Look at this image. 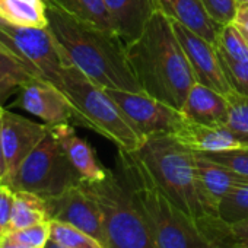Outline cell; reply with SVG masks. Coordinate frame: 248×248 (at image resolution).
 <instances>
[{"label":"cell","mask_w":248,"mask_h":248,"mask_svg":"<svg viewBox=\"0 0 248 248\" xmlns=\"http://www.w3.org/2000/svg\"><path fill=\"white\" fill-rule=\"evenodd\" d=\"M46 2L47 28L72 64L105 89L143 92L130 67L126 46L118 35L78 21L51 0Z\"/></svg>","instance_id":"1"},{"label":"cell","mask_w":248,"mask_h":248,"mask_svg":"<svg viewBox=\"0 0 248 248\" xmlns=\"http://www.w3.org/2000/svg\"><path fill=\"white\" fill-rule=\"evenodd\" d=\"M233 248H248V219L229 225Z\"/></svg>","instance_id":"33"},{"label":"cell","mask_w":248,"mask_h":248,"mask_svg":"<svg viewBox=\"0 0 248 248\" xmlns=\"http://www.w3.org/2000/svg\"><path fill=\"white\" fill-rule=\"evenodd\" d=\"M202 3L217 25L223 27L233 22L238 0H202Z\"/></svg>","instance_id":"31"},{"label":"cell","mask_w":248,"mask_h":248,"mask_svg":"<svg viewBox=\"0 0 248 248\" xmlns=\"http://www.w3.org/2000/svg\"><path fill=\"white\" fill-rule=\"evenodd\" d=\"M0 46L8 48L37 79L62 86L63 59L48 28L16 27L0 19Z\"/></svg>","instance_id":"8"},{"label":"cell","mask_w":248,"mask_h":248,"mask_svg":"<svg viewBox=\"0 0 248 248\" xmlns=\"http://www.w3.org/2000/svg\"><path fill=\"white\" fill-rule=\"evenodd\" d=\"M202 154V152H199ZM206 158L229 168L241 177L248 178V146H242L238 149L220 151V152H206L202 154Z\"/></svg>","instance_id":"28"},{"label":"cell","mask_w":248,"mask_h":248,"mask_svg":"<svg viewBox=\"0 0 248 248\" xmlns=\"http://www.w3.org/2000/svg\"><path fill=\"white\" fill-rule=\"evenodd\" d=\"M44 248H63V247H62V245H59L57 242H54L53 239H50V241L46 244V247H44Z\"/></svg>","instance_id":"37"},{"label":"cell","mask_w":248,"mask_h":248,"mask_svg":"<svg viewBox=\"0 0 248 248\" xmlns=\"http://www.w3.org/2000/svg\"><path fill=\"white\" fill-rule=\"evenodd\" d=\"M96 200L104 223L105 248H158L133 196L118 172L108 170L105 178L80 181Z\"/></svg>","instance_id":"6"},{"label":"cell","mask_w":248,"mask_h":248,"mask_svg":"<svg viewBox=\"0 0 248 248\" xmlns=\"http://www.w3.org/2000/svg\"><path fill=\"white\" fill-rule=\"evenodd\" d=\"M50 239H53L63 248H105L96 238L73 225L59 220H50Z\"/></svg>","instance_id":"25"},{"label":"cell","mask_w":248,"mask_h":248,"mask_svg":"<svg viewBox=\"0 0 248 248\" xmlns=\"http://www.w3.org/2000/svg\"><path fill=\"white\" fill-rule=\"evenodd\" d=\"M0 248H35V247H31L18 241L11 233H5L0 236Z\"/></svg>","instance_id":"35"},{"label":"cell","mask_w":248,"mask_h":248,"mask_svg":"<svg viewBox=\"0 0 248 248\" xmlns=\"http://www.w3.org/2000/svg\"><path fill=\"white\" fill-rule=\"evenodd\" d=\"M171 25L188 60L196 82L222 95L233 92L222 70L216 47L175 19H171Z\"/></svg>","instance_id":"11"},{"label":"cell","mask_w":248,"mask_h":248,"mask_svg":"<svg viewBox=\"0 0 248 248\" xmlns=\"http://www.w3.org/2000/svg\"><path fill=\"white\" fill-rule=\"evenodd\" d=\"M236 25V28L248 37V3L247 2H238V8H236V14H235V19L233 22Z\"/></svg>","instance_id":"34"},{"label":"cell","mask_w":248,"mask_h":248,"mask_svg":"<svg viewBox=\"0 0 248 248\" xmlns=\"http://www.w3.org/2000/svg\"><path fill=\"white\" fill-rule=\"evenodd\" d=\"M0 236H2V235H0Z\"/></svg>","instance_id":"40"},{"label":"cell","mask_w":248,"mask_h":248,"mask_svg":"<svg viewBox=\"0 0 248 248\" xmlns=\"http://www.w3.org/2000/svg\"><path fill=\"white\" fill-rule=\"evenodd\" d=\"M32 115L41 118L47 126L57 124H73L75 109L66 93L47 80H32L18 91V98L14 102Z\"/></svg>","instance_id":"13"},{"label":"cell","mask_w":248,"mask_h":248,"mask_svg":"<svg viewBox=\"0 0 248 248\" xmlns=\"http://www.w3.org/2000/svg\"><path fill=\"white\" fill-rule=\"evenodd\" d=\"M174 136L194 152H220L242 148L241 139L226 126H207L184 120Z\"/></svg>","instance_id":"17"},{"label":"cell","mask_w":248,"mask_h":248,"mask_svg":"<svg viewBox=\"0 0 248 248\" xmlns=\"http://www.w3.org/2000/svg\"><path fill=\"white\" fill-rule=\"evenodd\" d=\"M80 181L78 171L48 126L47 135L22 161L8 184L14 190L30 191L43 199H50Z\"/></svg>","instance_id":"7"},{"label":"cell","mask_w":248,"mask_h":248,"mask_svg":"<svg viewBox=\"0 0 248 248\" xmlns=\"http://www.w3.org/2000/svg\"><path fill=\"white\" fill-rule=\"evenodd\" d=\"M105 91L136 124V127L145 138L156 133L174 135L186 120L180 109L152 98L145 92H129L120 89Z\"/></svg>","instance_id":"9"},{"label":"cell","mask_w":248,"mask_h":248,"mask_svg":"<svg viewBox=\"0 0 248 248\" xmlns=\"http://www.w3.org/2000/svg\"><path fill=\"white\" fill-rule=\"evenodd\" d=\"M117 172L133 196L158 248H219L203 226L171 200L136 152L118 149Z\"/></svg>","instance_id":"3"},{"label":"cell","mask_w":248,"mask_h":248,"mask_svg":"<svg viewBox=\"0 0 248 248\" xmlns=\"http://www.w3.org/2000/svg\"><path fill=\"white\" fill-rule=\"evenodd\" d=\"M196 171L200 200L209 216L219 217V204L228 191L242 178L229 168L196 152Z\"/></svg>","instance_id":"14"},{"label":"cell","mask_w":248,"mask_h":248,"mask_svg":"<svg viewBox=\"0 0 248 248\" xmlns=\"http://www.w3.org/2000/svg\"><path fill=\"white\" fill-rule=\"evenodd\" d=\"M46 123H35L11 109L3 108L2 112V151L6 165V177L9 181L16 172L22 161L47 135Z\"/></svg>","instance_id":"12"},{"label":"cell","mask_w":248,"mask_h":248,"mask_svg":"<svg viewBox=\"0 0 248 248\" xmlns=\"http://www.w3.org/2000/svg\"><path fill=\"white\" fill-rule=\"evenodd\" d=\"M44 220H50L46 209V200L30 191L15 190L9 232L24 229Z\"/></svg>","instance_id":"22"},{"label":"cell","mask_w":248,"mask_h":248,"mask_svg":"<svg viewBox=\"0 0 248 248\" xmlns=\"http://www.w3.org/2000/svg\"><path fill=\"white\" fill-rule=\"evenodd\" d=\"M229 105V117L226 126L241 139L244 146H248V96L238 92L226 95Z\"/></svg>","instance_id":"27"},{"label":"cell","mask_w":248,"mask_h":248,"mask_svg":"<svg viewBox=\"0 0 248 248\" xmlns=\"http://www.w3.org/2000/svg\"><path fill=\"white\" fill-rule=\"evenodd\" d=\"M219 217L229 226L248 219V178L239 180L219 204Z\"/></svg>","instance_id":"24"},{"label":"cell","mask_w":248,"mask_h":248,"mask_svg":"<svg viewBox=\"0 0 248 248\" xmlns=\"http://www.w3.org/2000/svg\"><path fill=\"white\" fill-rule=\"evenodd\" d=\"M2 112L3 107L0 104V180H5L6 177V165H5V158H3V151H2Z\"/></svg>","instance_id":"36"},{"label":"cell","mask_w":248,"mask_h":248,"mask_svg":"<svg viewBox=\"0 0 248 248\" xmlns=\"http://www.w3.org/2000/svg\"><path fill=\"white\" fill-rule=\"evenodd\" d=\"M244 37H245V40H247V44H248V37H247V35H244Z\"/></svg>","instance_id":"39"},{"label":"cell","mask_w":248,"mask_h":248,"mask_svg":"<svg viewBox=\"0 0 248 248\" xmlns=\"http://www.w3.org/2000/svg\"><path fill=\"white\" fill-rule=\"evenodd\" d=\"M158 11L216 46L220 25L212 19L202 0H158Z\"/></svg>","instance_id":"19"},{"label":"cell","mask_w":248,"mask_h":248,"mask_svg":"<svg viewBox=\"0 0 248 248\" xmlns=\"http://www.w3.org/2000/svg\"><path fill=\"white\" fill-rule=\"evenodd\" d=\"M50 220L73 225L96 238L105 247L102 213L96 200L79 183L56 197L44 199Z\"/></svg>","instance_id":"10"},{"label":"cell","mask_w":248,"mask_h":248,"mask_svg":"<svg viewBox=\"0 0 248 248\" xmlns=\"http://www.w3.org/2000/svg\"><path fill=\"white\" fill-rule=\"evenodd\" d=\"M0 19L28 28H47L46 0H0Z\"/></svg>","instance_id":"20"},{"label":"cell","mask_w":248,"mask_h":248,"mask_svg":"<svg viewBox=\"0 0 248 248\" xmlns=\"http://www.w3.org/2000/svg\"><path fill=\"white\" fill-rule=\"evenodd\" d=\"M8 233H11L14 238H16L18 241H21L27 245L35 247V248H44L46 244L50 241L51 223H50V220H44V222L31 225L24 229L11 231Z\"/></svg>","instance_id":"30"},{"label":"cell","mask_w":248,"mask_h":248,"mask_svg":"<svg viewBox=\"0 0 248 248\" xmlns=\"http://www.w3.org/2000/svg\"><path fill=\"white\" fill-rule=\"evenodd\" d=\"M238 2H247L248 3V0H238Z\"/></svg>","instance_id":"38"},{"label":"cell","mask_w":248,"mask_h":248,"mask_svg":"<svg viewBox=\"0 0 248 248\" xmlns=\"http://www.w3.org/2000/svg\"><path fill=\"white\" fill-rule=\"evenodd\" d=\"M130 67L145 93L177 109L196 83V78L171 19L156 11L138 40L126 46Z\"/></svg>","instance_id":"2"},{"label":"cell","mask_w":248,"mask_h":248,"mask_svg":"<svg viewBox=\"0 0 248 248\" xmlns=\"http://www.w3.org/2000/svg\"><path fill=\"white\" fill-rule=\"evenodd\" d=\"M180 111L186 120L207 124V126H223L228 123L229 117L226 95H222L197 82L190 89Z\"/></svg>","instance_id":"18"},{"label":"cell","mask_w":248,"mask_h":248,"mask_svg":"<svg viewBox=\"0 0 248 248\" xmlns=\"http://www.w3.org/2000/svg\"><path fill=\"white\" fill-rule=\"evenodd\" d=\"M51 133L62 145L70 164L78 171L79 177L85 183H93L105 178L108 170L101 165L92 146L82 138H79L73 129V124H57L50 126Z\"/></svg>","instance_id":"15"},{"label":"cell","mask_w":248,"mask_h":248,"mask_svg":"<svg viewBox=\"0 0 248 248\" xmlns=\"http://www.w3.org/2000/svg\"><path fill=\"white\" fill-rule=\"evenodd\" d=\"M59 46V44H57ZM60 50V47H59ZM63 59L62 86L75 109V126L86 127L112 142L117 149L138 152L145 143V136L126 115L107 91L92 82L83 72Z\"/></svg>","instance_id":"5"},{"label":"cell","mask_w":248,"mask_h":248,"mask_svg":"<svg viewBox=\"0 0 248 248\" xmlns=\"http://www.w3.org/2000/svg\"><path fill=\"white\" fill-rule=\"evenodd\" d=\"M14 199L15 190L6 181L0 180V235H5L9 232Z\"/></svg>","instance_id":"32"},{"label":"cell","mask_w":248,"mask_h":248,"mask_svg":"<svg viewBox=\"0 0 248 248\" xmlns=\"http://www.w3.org/2000/svg\"><path fill=\"white\" fill-rule=\"evenodd\" d=\"M217 56L231 88L235 92L248 96V62H236L220 53H217Z\"/></svg>","instance_id":"29"},{"label":"cell","mask_w":248,"mask_h":248,"mask_svg":"<svg viewBox=\"0 0 248 248\" xmlns=\"http://www.w3.org/2000/svg\"><path fill=\"white\" fill-rule=\"evenodd\" d=\"M136 154L171 200L199 222L216 242L223 229V222L220 217L209 216L200 200L196 152L181 143L172 133H156L148 136Z\"/></svg>","instance_id":"4"},{"label":"cell","mask_w":248,"mask_h":248,"mask_svg":"<svg viewBox=\"0 0 248 248\" xmlns=\"http://www.w3.org/2000/svg\"><path fill=\"white\" fill-rule=\"evenodd\" d=\"M104 2L124 46L140 37L146 24L158 11V0H104Z\"/></svg>","instance_id":"16"},{"label":"cell","mask_w":248,"mask_h":248,"mask_svg":"<svg viewBox=\"0 0 248 248\" xmlns=\"http://www.w3.org/2000/svg\"><path fill=\"white\" fill-rule=\"evenodd\" d=\"M51 2L78 21L112 35H118L112 16L104 0H51Z\"/></svg>","instance_id":"21"},{"label":"cell","mask_w":248,"mask_h":248,"mask_svg":"<svg viewBox=\"0 0 248 248\" xmlns=\"http://www.w3.org/2000/svg\"><path fill=\"white\" fill-rule=\"evenodd\" d=\"M215 47L217 53L223 54L225 57H229L236 62H248L247 40L235 24H228L220 27Z\"/></svg>","instance_id":"26"},{"label":"cell","mask_w":248,"mask_h":248,"mask_svg":"<svg viewBox=\"0 0 248 248\" xmlns=\"http://www.w3.org/2000/svg\"><path fill=\"white\" fill-rule=\"evenodd\" d=\"M32 80H37V78L32 76L8 48L0 46V104L9 96V93L19 91Z\"/></svg>","instance_id":"23"}]
</instances>
